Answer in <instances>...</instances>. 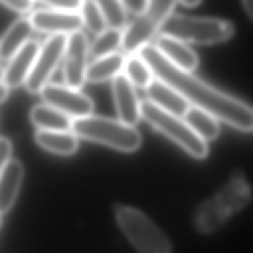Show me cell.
<instances>
[{
  "instance_id": "obj_1",
  "label": "cell",
  "mask_w": 253,
  "mask_h": 253,
  "mask_svg": "<svg viewBox=\"0 0 253 253\" xmlns=\"http://www.w3.org/2000/svg\"><path fill=\"white\" fill-rule=\"evenodd\" d=\"M150 67L154 77L180 92L187 101L217 120L242 131L253 130V108L211 86L191 71L173 64L155 44L147 43L136 52Z\"/></svg>"
},
{
  "instance_id": "obj_2",
  "label": "cell",
  "mask_w": 253,
  "mask_h": 253,
  "mask_svg": "<svg viewBox=\"0 0 253 253\" xmlns=\"http://www.w3.org/2000/svg\"><path fill=\"white\" fill-rule=\"evenodd\" d=\"M251 200V190L241 173H235L211 198L197 209L194 216L196 229L210 234L222 227Z\"/></svg>"
},
{
  "instance_id": "obj_3",
  "label": "cell",
  "mask_w": 253,
  "mask_h": 253,
  "mask_svg": "<svg viewBox=\"0 0 253 253\" xmlns=\"http://www.w3.org/2000/svg\"><path fill=\"white\" fill-rule=\"evenodd\" d=\"M71 130L78 137L121 152H134L142 143L141 134L135 126L127 125L119 119L93 115L73 119Z\"/></svg>"
},
{
  "instance_id": "obj_4",
  "label": "cell",
  "mask_w": 253,
  "mask_h": 253,
  "mask_svg": "<svg viewBox=\"0 0 253 253\" xmlns=\"http://www.w3.org/2000/svg\"><path fill=\"white\" fill-rule=\"evenodd\" d=\"M233 33V25L225 20L173 13L160 30V34L194 44L222 42L231 38Z\"/></svg>"
},
{
  "instance_id": "obj_5",
  "label": "cell",
  "mask_w": 253,
  "mask_h": 253,
  "mask_svg": "<svg viewBox=\"0 0 253 253\" xmlns=\"http://www.w3.org/2000/svg\"><path fill=\"white\" fill-rule=\"evenodd\" d=\"M114 213L120 228L137 250L145 253L172 251V243L167 235L138 209L116 204Z\"/></svg>"
},
{
  "instance_id": "obj_6",
  "label": "cell",
  "mask_w": 253,
  "mask_h": 253,
  "mask_svg": "<svg viewBox=\"0 0 253 253\" xmlns=\"http://www.w3.org/2000/svg\"><path fill=\"white\" fill-rule=\"evenodd\" d=\"M140 112L141 119L194 158L204 159L208 156L207 140L198 135L182 117L159 108L149 100L141 102Z\"/></svg>"
},
{
  "instance_id": "obj_7",
  "label": "cell",
  "mask_w": 253,
  "mask_h": 253,
  "mask_svg": "<svg viewBox=\"0 0 253 253\" xmlns=\"http://www.w3.org/2000/svg\"><path fill=\"white\" fill-rule=\"evenodd\" d=\"M177 0H147L143 10L123 31L122 48L125 52L136 53L160 32L163 24L173 13Z\"/></svg>"
},
{
  "instance_id": "obj_8",
  "label": "cell",
  "mask_w": 253,
  "mask_h": 253,
  "mask_svg": "<svg viewBox=\"0 0 253 253\" xmlns=\"http://www.w3.org/2000/svg\"><path fill=\"white\" fill-rule=\"evenodd\" d=\"M67 36L64 34L50 35L41 44L34 66L25 82L27 91L38 94L48 83L63 58Z\"/></svg>"
},
{
  "instance_id": "obj_9",
  "label": "cell",
  "mask_w": 253,
  "mask_h": 253,
  "mask_svg": "<svg viewBox=\"0 0 253 253\" xmlns=\"http://www.w3.org/2000/svg\"><path fill=\"white\" fill-rule=\"evenodd\" d=\"M89 56L90 43L86 34L81 30L69 34L62 58V78L65 85L80 89L85 84Z\"/></svg>"
},
{
  "instance_id": "obj_10",
  "label": "cell",
  "mask_w": 253,
  "mask_h": 253,
  "mask_svg": "<svg viewBox=\"0 0 253 253\" xmlns=\"http://www.w3.org/2000/svg\"><path fill=\"white\" fill-rule=\"evenodd\" d=\"M42 100L72 119L93 115L94 103L86 94L69 87L55 83H47L39 93Z\"/></svg>"
},
{
  "instance_id": "obj_11",
  "label": "cell",
  "mask_w": 253,
  "mask_h": 253,
  "mask_svg": "<svg viewBox=\"0 0 253 253\" xmlns=\"http://www.w3.org/2000/svg\"><path fill=\"white\" fill-rule=\"evenodd\" d=\"M30 20L35 31L49 35H69L81 30L83 27V21L79 11L52 8L38 9L31 14Z\"/></svg>"
},
{
  "instance_id": "obj_12",
  "label": "cell",
  "mask_w": 253,
  "mask_h": 253,
  "mask_svg": "<svg viewBox=\"0 0 253 253\" xmlns=\"http://www.w3.org/2000/svg\"><path fill=\"white\" fill-rule=\"evenodd\" d=\"M112 95L118 119L127 125L135 126L141 119L140 106L135 87L124 72L112 80Z\"/></svg>"
},
{
  "instance_id": "obj_13",
  "label": "cell",
  "mask_w": 253,
  "mask_h": 253,
  "mask_svg": "<svg viewBox=\"0 0 253 253\" xmlns=\"http://www.w3.org/2000/svg\"><path fill=\"white\" fill-rule=\"evenodd\" d=\"M41 44L36 40H29L12 57L3 68L2 81L14 89L25 84L36 60Z\"/></svg>"
},
{
  "instance_id": "obj_14",
  "label": "cell",
  "mask_w": 253,
  "mask_h": 253,
  "mask_svg": "<svg viewBox=\"0 0 253 253\" xmlns=\"http://www.w3.org/2000/svg\"><path fill=\"white\" fill-rule=\"evenodd\" d=\"M145 93L154 105L182 118L191 105L180 92L156 77L145 88Z\"/></svg>"
},
{
  "instance_id": "obj_15",
  "label": "cell",
  "mask_w": 253,
  "mask_h": 253,
  "mask_svg": "<svg viewBox=\"0 0 253 253\" xmlns=\"http://www.w3.org/2000/svg\"><path fill=\"white\" fill-rule=\"evenodd\" d=\"M25 169L23 163L11 158L0 174V212L7 213L14 206L23 179Z\"/></svg>"
},
{
  "instance_id": "obj_16",
  "label": "cell",
  "mask_w": 253,
  "mask_h": 253,
  "mask_svg": "<svg viewBox=\"0 0 253 253\" xmlns=\"http://www.w3.org/2000/svg\"><path fill=\"white\" fill-rule=\"evenodd\" d=\"M155 45L173 64L183 70L192 72L199 65L198 55L185 42L160 34Z\"/></svg>"
},
{
  "instance_id": "obj_17",
  "label": "cell",
  "mask_w": 253,
  "mask_h": 253,
  "mask_svg": "<svg viewBox=\"0 0 253 253\" xmlns=\"http://www.w3.org/2000/svg\"><path fill=\"white\" fill-rule=\"evenodd\" d=\"M35 141L42 149L61 156H70L79 148V137L72 130L38 128L35 132Z\"/></svg>"
},
{
  "instance_id": "obj_18",
  "label": "cell",
  "mask_w": 253,
  "mask_h": 253,
  "mask_svg": "<svg viewBox=\"0 0 253 253\" xmlns=\"http://www.w3.org/2000/svg\"><path fill=\"white\" fill-rule=\"evenodd\" d=\"M34 27L30 18L13 22L0 38V60H9L31 38Z\"/></svg>"
},
{
  "instance_id": "obj_19",
  "label": "cell",
  "mask_w": 253,
  "mask_h": 253,
  "mask_svg": "<svg viewBox=\"0 0 253 253\" xmlns=\"http://www.w3.org/2000/svg\"><path fill=\"white\" fill-rule=\"evenodd\" d=\"M30 120L39 129L71 130L73 119L46 103L35 105L30 111Z\"/></svg>"
},
{
  "instance_id": "obj_20",
  "label": "cell",
  "mask_w": 253,
  "mask_h": 253,
  "mask_svg": "<svg viewBox=\"0 0 253 253\" xmlns=\"http://www.w3.org/2000/svg\"><path fill=\"white\" fill-rule=\"evenodd\" d=\"M124 54L114 52L109 55L95 58L89 63L86 72V82L101 83L113 80L117 75L123 72L126 62Z\"/></svg>"
},
{
  "instance_id": "obj_21",
  "label": "cell",
  "mask_w": 253,
  "mask_h": 253,
  "mask_svg": "<svg viewBox=\"0 0 253 253\" xmlns=\"http://www.w3.org/2000/svg\"><path fill=\"white\" fill-rule=\"evenodd\" d=\"M183 119L191 128L205 140H212L219 134L217 119L212 114L197 106L190 105Z\"/></svg>"
},
{
  "instance_id": "obj_22",
  "label": "cell",
  "mask_w": 253,
  "mask_h": 253,
  "mask_svg": "<svg viewBox=\"0 0 253 253\" xmlns=\"http://www.w3.org/2000/svg\"><path fill=\"white\" fill-rule=\"evenodd\" d=\"M123 31L108 27L96 35V38L90 43V56L95 59L117 52L122 47Z\"/></svg>"
},
{
  "instance_id": "obj_23",
  "label": "cell",
  "mask_w": 253,
  "mask_h": 253,
  "mask_svg": "<svg viewBox=\"0 0 253 253\" xmlns=\"http://www.w3.org/2000/svg\"><path fill=\"white\" fill-rule=\"evenodd\" d=\"M123 72L135 88L144 90L154 78L148 64L137 53L126 58Z\"/></svg>"
},
{
  "instance_id": "obj_24",
  "label": "cell",
  "mask_w": 253,
  "mask_h": 253,
  "mask_svg": "<svg viewBox=\"0 0 253 253\" xmlns=\"http://www.w3.org/2000/svg\"><path fill=\"white\" fill-rule=\"evenodd\" d=\"M109 28L124 30L127 25V8L123 0H94Z\"/></svg>"
},
{
  "instance_id": "obj_25",
  "label": "cell",
  "mask_w": 253,
  "mask_h": 253,
  "mask_svg": "<svg viewBox=\"0 0 253 253\" xmlns=\"http://www.w3.org/2000/svg\"><path fill=\"white\" fill-rule=\"evenodd\" d=\"M79 12L83 26L92 34L98 35L108 28L105 18L94 0H84Z\"/></svg>"
},
{
  "instance_id": "obj_26",
  "label": "cell",
  "mask_w": 253,
  "mask_h": 253,
  "mask_svg": "<svg viewBox=\"0 0 253 253\" xmlns=\"http://www.w3.org/2000/svg\"><path fill=\"white\" fill-rule=\"evenodd\" d=\"M36 1L52 9L80 11L84 0H36Z\"/></svg>"
},
{
  "instance_id": "obj_27",
  "label": "cell",
  "mask_w": 253,
  "mask_h": 253,
  "mask_svg": "<svg viewBox=\"0 0 253 253\" xmlns=\"http://www.w3.org/2000/svg\"><path fill=\"white\" fill-rule=\"evenodd\" d=\"M0 3L19 14L30 12L34 6V0H0Z\"/></svg>"
},
{
  "instance_id": "obj_28",
  "label": "cell",
  "mask_w": 253,
  "mask_h": 253,
  "mask_svg": "<svg viewBox=\"0 0 253 253\" xmlns=\"http://www.w3.org/2000/svg\"><path fill=\"white\" fill-rule=\"evenodd\" d=\"M12 142L9 138L0 136V174L12 158Z\"/></svg>"
},
{
  "instance_id": "obj_29",
  "label": "cell",
  "mask_w": 253,
  "mask_h": 253,
  "mask_svg": "<svg viewBox=\"0 0 253 253\" xmlns=\"http://www.w3.org/2000/svg\"><path fill=\"white\" fill-rule=\"evenodd\" d=\"M127 10L133 14H138L145 7L147 0H123Z\"/></svg>"
},
{
  "instance_id": "obj_30",
  "label": "cell",
  "mask_w": 253,
  "mask_h": 253,
  "mask_svg": "<svg viewBox=\"0 0 253 253\" xmlns=\"http://www.w3.org/2000/svg\"><path fill=\"white\" fill-rule=\"evenodd\" d=\"M9 90L10 88L2 80H0V104L8 98Z\"/></svg>"
},
{
  "instance_id": "obj_31",
  "label": "cell",
  "mask_w": 253,
  "mask_h": 253,
  "mask_svg": "<svg viewBox=\"0 0 253 253\" xmlns=\"http://www.w3.org/2000/svg\"><path fill=\"white\" fill-rule=\"evenodd\" d=\"M243 7L251 20H253V0H241Z\"/></svg>"
},
{
  "instance_id": "obj_32",
  "label": "cell",
  "mask_w": 253,
  "mask_h": 253,
  "mask_svg": "<svg viewBox=\"0 0 253 253\" xmlns=\"http://www.w3.org/2000/svg\"><path fill=\"white\" fill-rule=\"evenodd\" d=\"M186 7H195L201 3L202 0H177Z\"/></svg>"
},
{
  "instance_id": "obj_33",
  "label": "cell",
  "mask_w": 253,
  "mask_h": 253,
  "mask_svg": "<svg viewBox=\"0 0 253 253\" xmlns=\"http://www.w3.org/2000/svg\"><path fill=\"white\" fill-rule=\"evenodd\" d=\"M2 75H3V67H2V65L0 63V80L2 79Z\"/></svg>"
},
{
  "instance_id": "obj_34",
  "label": "cell",
  "mask_w": 253,
  "mask_h": 253,
  "mask_svg": "<svg viewBox=\"0 0 253 253\" xmlns=\"http://www.w3.org/2000/svg\"><path fill=\"white\" fill-rule=\"evenodd\" d=\"M1 225H2V213L0 212V227H1Z\"/></svg>"
}]
</instances>
